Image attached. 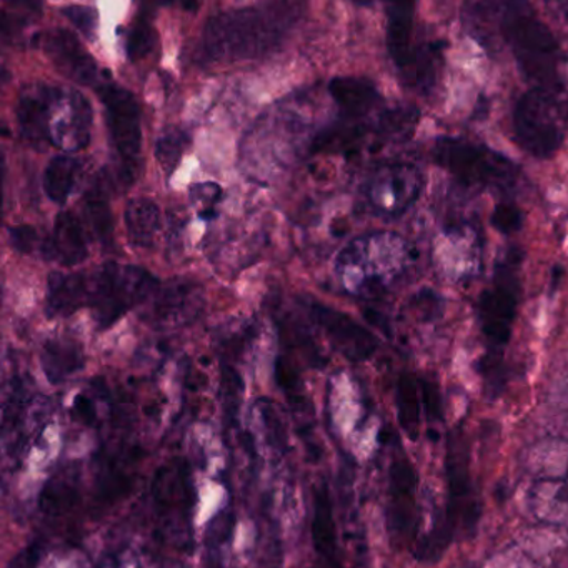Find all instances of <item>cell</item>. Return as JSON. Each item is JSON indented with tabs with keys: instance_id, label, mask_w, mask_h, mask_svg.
I'll use <instances>...</instances> for the list:
<instances>
[{
	"instance_id": "31",
	"label": "cell",
	"mask_w": 568,
	"mask_h": 568,
	"mask_svg": "<svg viewBox=\"0 0 568 568\" xmlns=\"http://www.w3.org/2000/svg\"><path fill=\"white\" fill-rule=\"evenodd\" d=\"M189 138L184 131L178 128L168 129L159 135L155 142V159L165 178H172L175 169L181 164L182 155L187 149Z\"/></svg>"
},
{
	"instance_id": "41",
	"label": "cell",
	"mask_w": 568,
	"mask_h": 568,
	"mask_svg": "<svg viewBox=\"0 0 568 568\" xmlns=\"http://www.w3.org/2000/svg\"><path fill=\"white\" fill-rule=\"evenodd\" d=\"M311 568H344L342 564H334V561L322 560V558L315 557L314 564Z\"/></svg>"
},
{
	"instance_id": "35",
	"label": "cell",
	"mask_w": 568,
	"mask_h": 568,
	"mask_svg": "<svg viewBox=\"0 0 568 568\" xmlns=\"http://www.w3.org/2000/svg\"><path fill=\"white\" fill-rule=\"evenodd\" d=\"M65 18L85 36V38L94 39L98 32L99 16L94 8L88 6H69L62 9Z\"/></svg>"
},
{
	"instance_id": "4",
	"label": "cell",
	"mask_w": 568,
	"mask_h": 568,
	"mask_svg": "<svg viewBox=\"0 0 568 568\" xmlns=\"http://www.w3.org/2000/svg\"><path fill=\"white\" fill-rule=\"evenodd\" d=\"M500 32L534 88L561 92L560 44L527 6H507L500 19Z\"/></svg>"
},
{
	"instance_id": "15",
	"label": "cell",
	"mask_w": 568,
	"mask_h": 568,
	"mask_svg": "<svg viewBox=\"0 0 568 568\" xmlns=\"http://www.w3.org/2000/svg\"><path fill=\"white\" fill-rule=\"evenodd\" d=\"M204 304L202 285L187 278H178L159 285L149 298L144 318L155 328H181L201 315Z\"/></svg>"
},
{
	"instance_id": "30",
	"label": "cell",
	"mask_w": 568,
	"mask_h": 568,
	"mask_svg": "<svg viewBox=\"0 0 568 568\" xmlns=\"http://www.w3.org/2000/svg\"><path fill=\"white\" fill-rule=\"evenodd\" d=\"M85 214L99 242L111 245L114 239V221H112L108 194L99 184L92 185L91 191L85 195Z\"/></svg>"
},
{
	"instance_id": "32",
	"label": "cell",
	"mask_w": 568,
	"mask_h": 568,
	"mask_svg": "<svg viewBox=\"0 0 568 568\" xmlns=\"http://www.w3.org/2000/svg\"><path fill=\"white\" fill-rule=\"evenodd\" d=\"M152 12H139L138 19L132 22L128 36V55L132 62L141 61L151 54L155 45V32L152 28Z\"/></svg>"
},
{
	"instance_id": "28",
	"label": "cell",
	"mask_w": 568,
	"mask_h": 568,
	"mask_svg": "<svg viewBox=\"0 0 568 568\" xmlns=\"http://www.w3.org/2000/svg\"><path fill=\"white\" fill-rule=\"evenodd\" d=\"M81 164L71 155H58L49 162L42 178L45 195L54 204H65L78 184Z\"/></svg>"
},
{
	"instance_id": "27",
	"label": "cell",
	"mask_w": 568,
	"mask_h": 568,
	"mask_svg": "<svg viewBox=\"0 0 568 568\" xmlns=\"http://www.w3.org/2000/svg\"><path fill=\"white\" fill-rule=\"evenodd\" d=\"M235 514L231 507L219 511L204 537V567L224 568L227 561L229 550H231L232 537H234Z\"/></svg>"
},
{
	"instance_id": "17",
	"label": "cell",
	"mask_w": 568,
	"mask_h": 568,
	"mask_svg": "<svg viewBox=\"0 0 568 568\" xmlns=\"http://www.w3.org/2000/svg\"><path fill=\"white\" fill-rule=\"evenodd\" d=\"M41 49L65 78L82 85H94L99 65L72 32L62 28L41 34Z\"/></svg>"
},
{
	"instance_id": "23",
	"label": "cell",
	"mask_w": 568,
	"mask_h": 568,
	"mask_svg": "<svg viewBox=\"0 0 568 568\" xmlns=\"http://www.w3.org/2000/svg\"><path fill=\"white\" fill-rule=\"evenodd\" d=\"M328 92L342 114L347 118H364L382 102L381 92L367 79L335 78L328 84Z\"/></svg>"
},
{
	"instance_id": "20",
	"label": "cell",
	"mask_w": 568,
	"mask_h": 568,
	"mask_svg": "<svg viewBox=\"0 0 568 568\" xmlns=\"http://www.w3.org/2000/svg\"><path fill=\"white\" fill-rule=\"evenodd\" d=\"M32 404V392L28 382L14 377L6 392L4 412H2V434H4L6 452L18 458L24 445V427L29 407Z\"/></svg>"
},
{
	"instance_id": "9",
	"label": "cell",
	"mask_w": 568,
	"mask_h": 568,
	"mask_svg": "<svg viewBox=\"0 0 568 568\" xmlns=\"http://www.w3.org/2000/svg\"><path fill=\"white\" fill-rule=\"evenodd\" d=\"M387 48L402 81L408 88L427 92L434 85L438 52L434 44H415L414 6H388Z\"/></svg>"
},
{
	"instance_id": "7",
	"label": "cell",
	"mask_w": 568,
	"mask_h": 568,
	"mask_svg": "<svg viewBox=\"0 0 568 568\" xmlns=\"http://www.w3.org/2000/svg\"><path fill=\"white\" fill-rule=\"evenodd\" d=\"M567 121L561 92L531 88L514 109L515 139L534 158L550 159L564 144Z\"/></svg>"
},
{
	"instance_id": "8",
	"label": "cell",
	"mask_w": 568,
	"mask_h": 568,
	"mask_svg": "<svg viewBox=\"0 0 568 568\" xmlns=\"http://www.w3.org/2000/svg\"><path fill=\"white\" fill-rule=\"evenodd\" d=\"M99 98L105 111L111 144L118 158L119 179L131 185L138 181L142 169L141 108L134 94L115 84L101 85Z\"/></svg>"
},
{
	"instance_id": "22",
	"label": "cell",
	"mask_w": 568,
	"mask_h": 568,
	"mask_svg": "<svg viewBox=\"0 0 568 568\" xmlns=\"http://www.w3.org/2000/svg\"><path fill=\"white\" fill-rule=\"evenodd\" d=\"M312 545L315 557L322 560L342 564L338 545L337 525L334 518L331 491L327 484L318 485L314 494V515H312Z\"/></svg>"
},
{
	"instance_id": "12",
	"label": "cell",
	"mask_w": 568,
	"mask_h": 568,
	"mask_svg": "<svg viewBox=\"0 0 568 568\" xmlns=\"http://www.w3.org/2000/svg\"><path fill=\"white\" fill-rule=\"evenodd\" d=\"M514 267V262L498 265L494 285L481 294L478 304L481 331L495 354L508 344L514 327L518 295Z\"/></svg>"
},
{
	"instance_id": "16",
	"label": "cell",
	"mask_w": 568,
	"mask_h": 568,
	"mask_svg": "<svg viewBox=\"0 0 568 568\" xmlns=\"http://www.w3.org/2000/svg\"><path fill=\"white\" fill-rule=\"evenodd\" d=\"M311 314L315 324L327 335L332 347L348 361H368L377 351V338L344 312L335 311L327 305L314 304Z\"/></svg>"
},
{
	"instance_id": "37",
	"label": "cell",
	"mask_w": 568,
	"mask_h": 568,
	"mask_svg": "<svg viewBox=\"0 0 568 568\" xmlns=\"http://www.w3.org/2000/svg\"><path fill=\"white\" fill-rule=\"evenodd\" d=\"M521 212L518 211L517 205L500 204L495 207L494 215H491V224L495 225L497 231L504 234H511L518 231L521 225Z\"/></svg>"
},
{
	"instance_id": "40",
	"label": "cell",
	"mask_w": 568,
	"mask_h": 568,
	"mask_svg": "<svg viewBox=\"0 0 568 568\" xmlns=\"http://www.w3.org/2000/svg\"><path fill=\"white\" fill-rule=\"evenodd\" d=\"M98 568H142V565L135 551L119 550L105 555Z\"/></svg>"
},
{
	"instance_id": "13",
	"label": "cell",
	"mask_w": 568,
	"mask_h": 568,
	"mask_svg": "<svg viewBox=\"0 0 568 568\" xmlns=\"http://www.w3.org/2000/svg\"><path fill=\"white\" fill-rule=\"evenodd\" d=\"M418 475L408 457H395L388 467L387 524L392 540L412 544L417 537Z\"/></svg>"
},
{
	"instance_id": "14",
	"label": "cell",
	"mask_w": 568,
	"mask_h": 568,
	"mask_svg": "<svg viewBox=\"0 0 568 568\" xmlns=\"http://www.w3.org/2000/svg\"><path fill=\"white\" fill-rule=\"evenodd\" d=\"M91 102L71 88H58L49 115V144L68 154L88 148L92 135Z\"/></svg>"
},
{
	"instance_id": "3",
	"label": "cell",
	"mask_w": 568,
	"mask_h": 568,
	"mask_svg": "<svg viewBox=\"0 0 568 568\" xmlns=\"http://www.w3.org/2000/svg\"><path fill=\"white\" fill-rule=\"evenodd\" d=\"M445 480L447 504L435 518L430 531L418 541L420 560H437L458 531L471 534L480 518V501L470 471V447L462 428L452 430L445 444Z\"/></svg>"
},
{
	"instance_id": "6",
	"label": "cell",
	"mask_w": 568,
	"mask_h": 568,
	"mask_svg": "<svg viewBox=\"0 0 568 568\" xmlns=\"http://www.w3.org/2000/svg\"><path fill=\"white\" fill-rule=\"evenodd\" d=\"M434 159L468 187L510 194L520 179V169L510 159L465 139H440L435 144Z\"/></svg>"
},
{
	"instance_id": "29",
	"label": "cell",
	"mask_w": 568,
	"mask_h": 568,
	"mask_svg": "<svg viewBox=\"0 0 568 568\" xmlns=\"http://www.w3.org/2000/svg\"><path fill=\"white\" fill-rule=\"evenodd\" d=\"M538 517L560 520L568 515V484L565 480L540 481L531 495Z\"/></svg>"
},
{
	"instance_id": "34",
	"label": "cell",
	"mask_w": 568,
	"mask_h": 568,
	"mask_svg": "<svg viewBox=\"0 0 568 568\" xmlns=\"http://www.w3.org/2000/svg\"><path fill=\"white\" fill-rule=\"evenodd\" d=\"M221 385L227 422H235L239 407H241L244 382H242L241 374L232 365L222 364Z\"/></svg>"
},
{
	"instance_id": "21",
	"label": "cell",
	"mask_w": 568,
	"mask_h": 568,
	"mask_svg": "<svg viewBox=\"0 0 568 568\" xmlns=\"http://www.w3.org/2000/svg\"><path fill=\"white\" fill-rule=\"evenodd\" d=\"M89 305V274L54 272L49 275L45 311L51 318L69 317Z\"/></svg>"
},
{
	"instance_id": "18",
	"label": "cell",
	"mask_w": 568,
	"mask_h": 568,
	"mask_svg": "<svg viewBox=\"0 0 568 568\" xmlns=\"http://www.w3.org/2000/svg\"><path fill=\"white\" fill-rule=\"evenodd\" d=\"M55 91L58 88L54 85L36 82L22 89L19 95L18 108H16L19 128L26 141L36 148L49 142V115H51Z\"/></svg>"
},
{
	"instance_id": "36",
	"label": "cell",
	"mask_w": 568,
	"mask_h": 568,
	"mask_svg": "<svg viewBox=\"0 0 568 568\" xmlns=\"http://www.w3.org/2000/svg\"><path fill=\"white\" fill-rule=\"evenodd\" d=\"M9 239H11V245L18 252L22 254H32L36 248H44V242L39 241L38 231L31 225H19V227L9 229Z\"/></svg>"
},
{
	"instance_id": "5",
	"label": "cell",
	"mask_w": 568,
	"mask_h": 568,
	"mask_svg": "<svg viewBox=\"0 0 568 568\" xmlns=\"http://www.w3.org/2000/svg\"><path fill=\"white\" fill-rule=\"evenodd\" d=\"M159 285L161 282L145 268L109 262L89 274L88 307L99 328H109L145 304Z\"/></svg>"
},
{
	"instance_id": "25",
	"label": "cell",
	"mask_w": 568,
	"mask_h": 568,
	"mask_svg": "<svg viewBox=\"0 0 568 568\" xmlns=\"http://www.w3.org/2000/svg\"><path fill=\"white\" fill-rule=\"evenodd\" d=\"M395 404H397V417L402 430L412 440H417L420 434V417L424 414L420 378L415 377L410 372H404L397 381Z\"/></svg>"
},
{
	"instance_id": "2",
	"label": "cell",
	"mask_w": 568,
	"mask_h": 568,
	"mask_svg": "<svg viewBox=\"0 0 568 568\" xmlns=\"http://www.w3.org/2000/svg\"><path fill=\"white\" fill-rule=\"evenodd\" d=\"M412 261L408 242L397 232L381 231L348 242L335 258V275L348 295L374 298L390 291Z\"/></svg>"
},
{
	"instance_id": "10",
	"label": "cell",
	"mask_w": 568,
	"mask_h": 568,
	"mask_svg": "<svg viewBox=\"0 0 568 568\" xmlns=\"http://www.w3.org/2000/svg\"><path fill=\"white\" fill-rule=\"evenodd\" d=\"M484 242L480 232L468 222L442 227L432 242V264L445 281L464 284L481 271Z\"/></svg>"
},
{
	"instance_id": "11",
	"label": "cell",
	"mask_w": 568,
	"mask_h": 568,
	"mask_svg": "<svg viewBox=\"0 0 568 568\" xmlns=\"http://www.w3.org/2000/svg\"><path fill=\"white\" fill-rule=\"evenodd\" d=\"M425 189L417 165L394 162L381 165L365 182L364 194L372 211L382 217H400L414 207Z\"/></svg>"
},
{
	"instance_id": "19",
	"label": "cell",
	"mask_w": 568,
	"mask_h": 568,
	"mask_svg": "<svg viewBox=\"0 0 568 568\" xmlns=\"http://www.w3.org/2000/svg\"><path fill=\"white\" fill-rule=\"evenodd\" d=\"M42 255L64 267H74L88 258V239L81 222L72 212H61L55 217L51 239L44 242Z\"/></svg>"
},
{
	"instance_id": "1",
	"label": "cell",
	"mask_w": 568,
	"mask_h": 568,
	"mask_svg": "<svg viewBox=\"0 0 568 568\" xmlns=\"http://www.w3.org/2000/svg\"><path fill=\"white\" fill-rule=\"evenodd\" d=\"M298 9L295 4H268L212 16L202 32V59L231 64L264 58L287 38L301 16Z\"/></svg>"
},
{
	"instance_id": "24",
	"label": "cell",
	"mask_w": 568,
	"mask_h": 568,
	"mask_svg": "<svg viewBox=\"0 0 568 568\" xmlns=\"http://www.w3.org/2000/svg\"><path fill=\"white\" fill-rule=\"evenodd\" d=\"M41 365L48 381L59 385L84 368V351L71 338H51L42 347Z\"/></svg>"
},
{
	"instance_id": "38",
	"label": "cell",
	"mask_w": 568,
	"mask_h": 568,
	"mask_svg": "<svg viewBox=\"0 0 568 568\" xmlns=\"http://www.w3.org/2000/svg\"><path fill=\"white\" fill-rule=\"evenodd\" d=\"M42 557H44V545L39 540L31 541L11 558L8 568H39Z\"/></svg>"
},
{
	"instance_id": "33",
	"label": "cell",
	"mask_w": 568,
	"mask_h": 568,
	"mask_svg": "<svg viewBox=\"0 0 568 568\" xmlns=\"http://www.w3.org/2000/svg\"><path fill=\"white\" fill-rule=\"evenodd\" d=\"M189 199L202 221H212L217 217V205L222 201L221 185L214 184V182L192 185Z\"/></svg>"
},
{
	"instance_id": "26",
	"label": "cell",
	"mask_w": 568,
	"mask_h": 568,
	"mask_svg": "<svg viewBox=\"0 0 568 568\" xmlns=\"http://www.w3.org/2000/svg\"><path fill=\"white\" fill-rule=\"evenodd\" d=\"M129 241L135 247H149L161 229V211L149 199H132L125 207Z\"/></svg>"
},
{
	"instance_id": "39",
	"label": "cell",
	"mask_w": 568,
	"mask_h": 568,
	"mask_svg": "<svg viewBox=\"0 0 568 568\" xmlns=\"http://www.w3.org/2000/svg\"><path fill=\"white\" fill-rule=\"evenodd\" d=\"M422 402H424V414L428 422H438L442 418L440 392L437 385L420 378Z\"/></svg>"
}]
</instances>
